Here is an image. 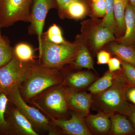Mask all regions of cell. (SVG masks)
Returning a JSON list of instances; mask_svg holds the SVG:
<instances>
[{
    "mask_svg": "<svg viewBox=\"0 0 135 135\" xmlns=\"http://www.w3.org/2000/svg\"><path fill=\"white\" fill-rule=\"evenodd\" d=\"M108 49L112 54L121 60L128 63L135 67V47L115 42L110 44Z\"/></svg>",
    "mask_w": 135,
    "mask_h": 135,
    "instance_id": "obj_18",
    "label": "cell"
},
{
    "mask_svg": "<svg viewBox=\"0 0 135 135\" xmlns=\"http://www.w3.org/2000/svg\"><path fill=\"white\" fill-rule=\"evenodd\" d=\"M129 0H113V14L116 23L115 33L118 38L124 35L126 31L125 12Z\"/></svg>",
    "mask_w": 135,
    "mask_h": 135,
    "instance_id": "obj_19",
    "label": "cell"
},
{
    "mask_svg": "<svg viewBox=\"0 0 135 135\" xmlns=\"http://www.w3.org/2000/svg\"><path fill=\"white\" fill-rule=\"evenodd\" d=\"M14 56L13 48L10 45L7 37L2 36L0 38V68L9 62Z\"/></svg>",
    "mask_w": 135,
    "mask_h": 135,
    "instance_id": "obj_23",
    "label": "cell"
},
{
    "mask_svg": "<svg viewBox=\"0 0 135 135\" xmlns=\"http://www.w3.org/2000/svg\"><path fill=\"white\" fill-rule=\"evenodd\" d=\"M98 1V0H92V2L95 1Z\"/></svg>",
    "mask_w": 135,
    "mask_h": 135,
    "instance_id": "obj_36",
    "label": "cell"
},
{
    "mask_svg": "<svg viewBox=\"0 0 135 135\" xmlns=\"http://www.w3.org/2000/svg\"><path fill=\"white\" fill-rule=\"evenodd\" d=\"M9 102L7 95L0 90V135H8L6 114Z\"/></svg>",
    "mask_w": 135,
    "mask_h": 135,
    "instance_id": "obj_24",
    "label": "cell"
},
{
    "mask_svg": "<svg viewBox=\"0 0 135 135\" xmlns=\"http://www.w3.org/2000/svg\"><path fill=\"white\" fill-rule=\"evenodd\" d=\"M125 23V33L122 37L116 38V41L135 47V6L129 1L126 8Z\"/></svg>",
    "mask_w": 135,
    "mask_h": 135,
    "instance_id": "obj_15",
    "label": "cell"
},
{
    "mask_svg": "<svg viewBox=\"0 0 135 135\" xmlns=\"http://www.w3.org/2000/svg\"><path fill=\"white\" fill-rule=\"evenodd\" d=\"M75 40L79 44V50L74 59L70 64L76 69L86 68L95 71L93 59L88 49L82 40V36L79 35Z\"/></svg>",
    "mask_w": 135,
    "mask_h": 135,
    "instance_id": "obj_16",
    "label": "cell"
},
{
    "mask_svg": "<svg viewBox=\"0 0 135 135\" xmlns=\"http://www.w3.org/2000/svg\"><path fill=\"white\" fill-rule=\"evenodd\" d=\"M122 70L114 72L107 71L102 77L95 80L88 88V91L94 95L106 90L113 85Z\"/></svg>",
    "mask_w": 135,
    "mask_h": 135,
    "instance_id": "obj_20",
    "label": "cell"
},
{
    "mask_svg": "<svg viewBox=\"0 0 135 135\" xmlns=\"http://www.w3.org/2000/svg\"><path fill=\"white\" fill-rule=\"evenodd\" d=\"M51 123L55 127L59 128L64 133L70 135H91L84 120L79 114L73 111L69 119L65 118L56 119L50 117Z\"/></svg>",
    "mask_w": 135,
    "mask_h": 135,
    "instance_id": "obj_10",
    "label": "cell"
},
{
    "mask_svg": "<svg viewBox=\"0 0 135 135\" xmlns=\"http://www.w3.org/2000/svg\"><path fill=\"white\" fill-rule=\"evenodd\" d=\"M129 1L131 4L135 6V0H129Z\"/></svg>",
    "mask_w": 135,
    "mask_h": 135,
    "instance_id": "obj_34",
    "label": "cell"
},
{
    "mask_svg": "<svg viewBox=\"0 0 135 135\" xmlns=\"http://www.w3.org/2000/svg\"><path fill=\"white\" fill-rule=\"evenodd\" d=\"M129 111L127 117L131 122L135 131V105L129 104Z\"/></svg>",
    "mask_w": 135,
    "mask_h": 135,
    "instance_id": "obj_32",
    "label": "cell"
},
{
    "mask_svg": "<svg viewBox=\"0 0 135 135\" xmlns=\"http://www.w3.org/2000/svg\"><path fill=\"white\" fill-rule=\"evenodd\" d=\"M97 80L96 76L89 71H81L72 73L64 80L65 88L75 91H80L89 87Z\"/></svg>",
    "mask_w": 135,
    "mask_h": 135,
    "instance_id": "obj_13",
    "label": "cell"
},
{
    "mask_svg": "<svg viewBox=\"0 0 135 135\" xmlns=\"http://www.w3.org/2000/svg\"><path fill=\"white\" fill-rule=\"evenodd\" d=\"M9 102L13 104L18 110L29 120L35 130L48 131L51 134H56L54 127L38 109L30 106L26 103L17 88L7 95Z\"/></svg>",
    "mask_w": 135,
    "mask_h": 135,
    "instance_id": "obj_7",
    "label": "cell"
},
{
    "mask_svg": "<svg viewBox=\"0 0 135 135\" xmlns=\"http://www.w3.org/2000/svg\"><path fill=\"white\" fill-rule=\"evenodd\" d=\"M13 53L17 59L23 62H34V51L31 46L27 44H18L13 49Z\"/></svg>",
    "mask_w": 135,
    "mask_h": 135,
    "instance_id": "obj_22",
    "label": "cell"
},
{
    "mask_svg": "<svg viewBox=\"0 0 135 135\" xmlns=\"http://www.w3.org/2000/svg\"><path fill=\"white\" fill-rule=\"evenodd\" d=\"M58 9L59 16L64 12L66 8L71 3L78 1H86V0H56Z\"/></svg>",
    "mask_w": 135,
    "mask_h": 135,
    "instance_id": "obj_31",
    "label": "cell"
},
{
    "mask_svg": "<svg viewBox=\"0 0 135 135\" xmlns=\"http://www.w3.org/2000/svg\"><path fill=\"white\" fill-rule=\"evenodd\" d=\"M106 14L100 23L102 25L107 27L115 33L116 23L113 14V0H105Z\"/></svg>",
    "mask_w": 135,
    "mask_h": 135,
    "instance_id": "obj_26",
    "label": "cell"
},
{
    "mask_svg": "<svg viewBox=\"0 0 135 135\" xmlns=\"http://www.w3.org/2000/svg\"><path fill=\"white\" fill-rule=\"evenodd\" d=\"M33 0H0V26L7 28L19 21L29 22Z\"/></svg>",
    "mask_w": 135,
    "mask_h": 135,
    "instance_id": "obj_6",
    "label": "cell"
},
{
    "mask_svg": "<svg viewBox=\"0 0 135 135\" xmlns=\"http://www.w3.org/2000/svg\"><path fill=\"white\" fill-rule=\"evenodd\" d=\"M130 87L122 70L112 86L101 93L92 95L91 107L110 117L117 114L127 116L129 106L126 92Z\"/></svg>",
    "mask_w": 135,
    "mask_h": 135,
    "instance_id": "obj_1",
    "label": "cell"
},
{
    "mask_svg": "<svg viewBox=\"0 0 135 135\" xmlns=\"http://www.w3.org/2000/svg\"><path fill=\"white\" fill-rule=\"evenodd\" d=\"M92 8L93 13L98 17H104L106 14L105 0H98L92 2Z\"/></svg>",
    "mask_w": 135,
    "mask_h": 135,
    "instance_id": "obj_28",
    "label": "cell"
},
{
    "mask_svg": "<svg viewBox=\"0 0 135 135\" xmlns=\"http://www.w3.org/2000/svg\"><path fill=\"white\" fill-rule=\"evenodd\" d=\"M6 120L8 135H38L31 122L15 106L8 109L7 107Z\"/></svg>",
    "mask_w": 135,
    "mask_h": 135,
    "instance_id": "obj_9",
    "label": "cell"
},
{
    "mask_svg": "<svg viewBox=\"0 0 135 135\" xmlns=\"http://www.w3.org/2000/svg\"><path fill=\"white\" fill-rule=\"evenodd\" d=\"M35 98L34 104L48 116L66 118L68 114L66 89L63 84L49 88Z\"/></svg>",
    "mask_w": 135,
    "mask_h": 135,
    "instance_id": "obj_4",
    "label": "cell"
},
{
    "mask_svg": "<svg viewBox=\"0 0 135 135\" xmlns=\"http://www.w3.org/2000/svg\"><path fill=\"white\" fill-rule=\"evenodd\" d=\"M86 1H78L71 3L59 16L61 18L80 20L84 18L89 13Z\"/></svg>",
    "mask_w": 135,
    "mask_h": 135,
    "instance_id": "obj_21",
    "label": "cell"
},
{
    "mask_svg": "<svg viewBox=\"0 0 135 135\" xmlns=\"http://www.w3.org/2000/svg\"><path fill=\"white\" fill-rule=\"evenodd\" d=\"M126 97L127 100L135 105V87H130L126 91Z\"/></svg>",
    "mask_w": 135,
    "mask_h": 135,
    "instance_id": "obj_33",
    "label": "cell"
},
{
    "mask_svg": "<svg viewBox=\"0 0 135 135\" xmlns=\"http://www.w3.org/2000/svg\"><path fill=\"white\" fill-rule=\"evenodd\" d=\"M57 7L56 0H33L32 5L28 27L29 34L38 36L39 55L41 51L42 36L45 20L49 11Z\"/></svg>",
    "mask_w": 135,
    "mask_h": 135,
    "instance_id": "obj_8",
    "label": "cell"
},
{
    "mask_svg": "<svg viewBox=\"0 0 135 135\" xmlns=\"http://www.w3.org/2000/svg\"><path fill=\"white\" fill-rule=\"evenodd\" d=\"M79 44L73 42L56 44L42 38L41 51L39 55L40 64L42 66L59 70L72 62L79 50Z\"/></svg>",
    "mask_w": 135,
    "mask_h": 135,
    "instance_id": "obj_3",
    "label": "cell"
},
{
    "mask_svg": "<svg viewBox=\"0 0 135 135\" xmlns=\"http://www.w3.org/2000/svg\"><path fill=\"white\" fill-rule=\"evenodd\" d=\"M109 71L110 72L117 71L122 70L120 59L118 57L111 58L108 63Z\"/></svg>",
    "mask_w": 135,
    "mask_h": 135,
    "instance_id": "obj_29",
    "label": "cell"
},
{
    "mask_svg": "<svg viewBox=\"0 0 135 135\" xmlns=\"http://www.w3.org/2000/svg\"><path fill=\"white\" fill-rule=\"evenodd\" d=\"M88 32H85V36L93 50L97 51L105 45L111 42L116 41L114 33L107 27L101 23L94 25Z\"/></svg>",
    "mask_w": 135,
    "mask_h": 135,
    "instance_id": "obj_11",
    "label": "cell"
},
{
    "mask_svg": "<svg viewBox=\"0 0 135 135\" xmlns=\"http://www.w3.org/2000/svg\"><path fill=\"white\" fill-rule=\"evenodd\" d=\"M97 58L98 65L108 64L111 58L110 53L106 51L101 50L98 53Z\"/></svg>",
    "mask_w": 135,
    "mask_h": 135,
    "instance_id": "obj_30",
    "label": "cell"
},
{
    "mask_svg": "<svg viewBox=\"0 0 135 135\" xmlns=\"http://www.w3.org/2000/svg\"><path fill=\"white\" fill-rule=\"evenodd\" d=\"M42 38L56 44L65 43L68 41L63 37L60 27L55 24L51 26L47 32L43 33L42 36Z\"/></svg>",
    "mask_w": 135,
    "mask_h": 135,
    "instance_id": "obj_25",
    "label": "cell"
},
{
    "mask_svg": "<svg viewBox=\"0 0 135 135\" xmlns=\"http://www.w3.org/2000/svg\"><path fill=\"white\" fill-rule=\"evenodd\" d=\"M120 61L122 72L128 84L131 87H135V67L128 63Z\"/></svg>",
    "mask_w": 135,
    "mask_h": 135,
    "instance_id": "obj_27",
    "label": "cell"
},
{
    "mask_svg": "<svg viewBox=\"0 0 135 135\" xmlns=\"http://www.w3.org/2000/svg\"><path fill=\"white\" fill-rule=\"evenodd\" d=\"M63 81L58 70L44 67L34 62L20 90L25 101H29L49 88L62 84Z\"/></svg>",
    "mask_w": 135,
    "mask_h": 135,
    "instance_id": "obj_2",
    "label": "cell"
},
{
    "mask_svg": "<svg viewBox=\"0 0 135 135\" xmlns=\"http://www.w3.org/2000/svg\"><path fill=\"white\" fill-rule=\"evenodd\" d=\"M1 26H0V38H1V37L2 36L1 34Z\"/></svg>",
    "mask_w": 135,
    "mask_h": 135,
    "instance_id": "obj_35",
    "label": "cell"
},
{
    "mask_svg": "<svg viewBox=\"0 0 135 135\" xmlns=\"http://www.w3.org/2000/svg\"><path fill=\"white\" fill-rule=\"evenodd\" d=\"M110 129L109 134L135 135V131L128 118L124 114H117L110 117Z\"/></svg>",
    "mask_w": 135,
    "mask_h": 135,
    "instance_id": "obj_17",
    "label": "cell"
},
{
    "mask_svg": "<svg viewBox=\"0 0 135 135\" xmlns=\"http://www.w3.org/2000/svg\"><path fill=\"white\" fill-rule=\"evenodd\" d=\"M32 62H23L14 55L9 62L0 68V90L7 95L20 88L29 74Z\"/></svg>",
    "mask_w": 135,
    "mask_h": 135,
    "instance_id": "obj_5",
    "label": "cell"
},
{
    "mask_svg": "<svg viewBox=\"0 0 135 135\" xmlns=\"http://www.w3.org/2000/svg\"><path fill=\"white\" fill-rule=\"evenodd\" d=\"M66 89L68 109L79 114L84 118L88 116L92 105V94Z\"/></svg>",
    "mask_w": 135,
    "mask_h": 135,
    "instance_id": "obj_12",
    "label": "cell"
},
{
    "mask_svg": "<svg viewBox=\"0 0 135 135\" xmlns=\"http://www.w3.org/2000/svg\"><path fill=\"white\" fill-rule=\"evenodd\" d=\"M84 120L92 134H109L110 129V119L106 114L100 112L95 114H89L84 117Z\"/></svg>",
    "mask_w": 135,
    "mask_h": 135,
    "instance_id": "obj_14",
    "label": "cell"
}]
</instances>
